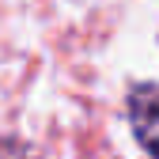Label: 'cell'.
<instances>
[{
    "mask_svg": "<svg viewBox=\"0 0 159 159\" xmlns=\"http://www.w3.org/2000/svg\"><path fill=\"white\" fill-rule=\"evenodd\" d=\"M125 117L133 140L152 159H159V84H133L125 95Z\"/></svg>",
    "mask_w": 159,
    "mask_h": 159,
    "instance_id": "6da1fadb",
    "label": "cell"
},
{
    "mask_svg": "<svg viewBox=\"0 0 159 159\" xmlns=\"http://www.w3.org/2000/svg\"><path fill=\"white\" fill-rule=\"evenodd\" d=\"M0 159H34L30 148L23 140H15V136H0Z\"/></svg>",
    "mask_w": 159,
    "mask_h": 159,
    "instance_id": "7a4b0ae2",
    "label": "cell"
}]
</instances>
